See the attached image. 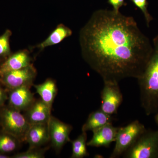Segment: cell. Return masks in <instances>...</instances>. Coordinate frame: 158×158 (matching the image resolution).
Instances as JSON below:
<instances>
[{"instance_id":"1","label":"cell","mask_w":158,"mask_h":158,"mask_svg":"<svg viewBox=\"0 0 158 158\" xmlns=\"http://www.w3.org/2000/svg\"><path fill=\"white\" fill-rule=\"evenodd\" d=\"M79 41L82 56L103 82L139 78L153 51L134 18L113 10L94 12L81 29Z\"/></svg>"},{"instance_id":"2","label":"cell","mask_w":158,"mask_h":158,"mask_svg":"<svg viewBox=\"0 0 158 158\" xmlns=\"http://www.w3.org/2000/svg\"><path fill=\"white\" fill-rule=\"evenodd\" d=\"M152 43V53L143 73L137 79L141 106L147 116L158 110V34Z\"/></svg>"},{"instance_id":"3","label":"cell","mask_w":158,"mask_h":158,"mask_svg":"<svg viewBox=\"0 0 158 158\" xmlns=\"http://www.w3.org/2000/svg\"><path fill=\"white\" fill-rule=\"evenodd\" d=\"M145 126L138 120L126 126L118 128L115 147L110 158L118 157L124 153L145 131Z\"/></svg>"},{"instance_id":"4","label":"cell","mask_w":158,"mask_h":158,"mask_svg":"<svg viewBox=\"0 0 158 158\" xmlns=\"http://www.w3.org/2000/svg\"><path fill=\"white\" fill-rule=\"evenodd\" d=\"M124 154L126 158H158V130H146Z\"/></svg>"},{"instance_id":"5","label":"cell","mask_w":158,"mask_h":158,"mask_svg":"<svg viewBox=\"0 0 158 158\" xmlns=\"http://www.w3.org/2000/svg\"><path fill=\"white\" fill-rule=\"evenodd\" d=\"M1 119L4 132L24 141L31 125L20 111L10 106L4 108L1 112Z\"/></svg>"},{"instance_id":"6","label":"cell","mask_w":158,"mask_h":158,"mask_svg":"<svg viewBox=\"0 0 158 158\" xmlns=\"http://www.w3.org/2000/svg\"><path fill=\"white\" fill-rule=\"evenodd\" d=\"M37 75L36 69L31 64L21 69L11 71L0 75V83L12 90L28 86L31 87Z\"/></svg>"},{"instance_id":"7","label":"cell","mask_w":158,"mask_h":158,"mask_svg":"<svg viewBox=\"0 0 158 158\" xmlns=\"http://www.w3.org/2000/svg\"><path fill=\"white\" fill-rule=\"evenodd\" d=\"M101 98V110L110 116L116 114L123 101V96L118 82L104 81Z\"/></svg>"},{"instance_id":"8","label":"cell","mask_w":158,"mask_h":158,"mask_svg":"<svg viewBox=\"0 0 158 158\" xmlns=\"http://www.w3.org/2000/svg\"><path fill=\"white\" fill-rule=\"evenodd\" d=\"M48 124L52 146L56 150L59 151L66 143L71 141L69 135L72 127L52 116Z\"/></svg>"},{"instance_id":"9","label":"cell","mask_w":158,"mask_h":158,"mask_svg":"<svg viewBox=\"0 0 158 158\" xmlns=\"http://www.w3.org/2000/svg\"><path fill=\"white\" fill-rule=\"evenodd\" d=\"M113 123H109L94 130L92 138L87 142V146L90 147H109L116 141L118 129Z\"/></svg>"},{"instance_id":"10","label":"cell","mask_w":158,"mask_h":158,"mask_svg":"<svg viewBox=\"0 0 158 158\" xmlns=\"http://www.w3.org/2000/svg\"><path fill=\"white\" fill-rule=\"evenodd\" d=\"M30 88L23 86L11 90L9 97L10 106L19 111L27 110L35 101Z\"/></svg>"},{"instance_id":"11","label":"cell","mask_w":158,"mask_h":158,"mask_svg":"<svg viewBox=\"0 0 158 158\" xmlns=\"http://www.w3.org/2000/svg\"><path fill=\"white\" fill-rule=\"evenodd\" d=\"M26 111L25 116L30 125L48 123L52 116V109L41 99L35 101Z\"/></svg>"},{"instance_id":"12","label":"cell","mask_w":158,"mask_h":158,"mask_svg":"<svg viewBox=\"0 0 158 158\" xmlns=\"http://www.w3.org/2000/svg\"><path fill=\"white\" fill-rule=\"evenodd\" d=\"M29 51L23 50L11 54L0 65V75L11 71L18 70L31 65Z\"/></svg>"},{"instance_id":"13","label":"cell","mask_w":158,"mask_h":158,"mask_svg":"<svg viewBox=\"0 0 158 158\" xmlns=\"http://www.w3.org/2000/svg\"><path fill=\"white\" fill-rule=\"evenodd\" d=\"M49 141L48 123L31 125L24 139L30 148H39Z\"/></svg>"},{"instance_id":"14","label":"cell","mask_w":158,"mask_h":158,"mask_svg":"<svg viewBox=\"0 0 158 158\" xmlns=\"http://www.w3.org/2000/svg\"><path fill=\"white\" fill-rule=\"evenodd\" d=\"M72 34V31L69 28L63 24H60L45 40L34 47V48H38L40 51L43 50L48 47L60 43L65 38L71 36Z\"/></svg>"},{"instance_id":"15","label":"cell","mask_w":158,"mask_h":158,"mask_svg":"<svg viewBox=\"0 0 158 158\" xmlns=\"http://www.w3.org/2000/svg\"><path fill=\"white\" fill-rule=\"evenodd\" d=\"M112 116L103 112L100 109L92 112L82 127V132L93 131L109 123H113Z\"/></svg>"},{"instance_id":"16","label":"cell","mask_w":158,"mask_h":158,"mask_svg":"<svg viewBox=\"0 0 158 158\" xmlns=\"http://www.w3.org/2000/svg\"><path fill=\"white\" fill-rule=\"evenodd\" d=\"M34 86L40 99L52 109L57 93L56 82L52 79H48L42 84Z\"/></svg>"},{"instance_id":"17","label":"cell","mask_w":158,"mask_h":158,"mask_svg":"<svg viewBox=\"0 0 158 158\" xmlns=\"http://www.w3.org/2000/svg\"><path fill=\"white\" fill-rule=\"evenodd\" d=\"M87 133L82 132L76 139L71 141L72 147L71 158H82L89 155L87 149Z\"/></svg>"},{"instance_id":"18","label":"cell","mask_w":158,"mask_h":158,"mask_svg":"<svg viewBox=\"0 0 158 158\" xmlns=\"http://www.w3.org/2000/svg\"><path fill=\"white\" fill-rule=\"evenodd\" d=\"M20 141L14 136L4 132L0 135V153L6 154L13 152L17 149Z\"/></svg>"},{"instance_id":"19","label":"cell","mask_w":158,"mask_h":158,"mask_svg":"<svg viewBox=\"0 0 158 158\" xmlns=\"http://www.w3.org/2000/svg\"><path fill=\"white\" fill-rule=\"evenodd\" d=\"M12 32L6 30L4 34L0 36V60H6L11 55L10 39Z\"/></svg>"},{"instance_id":"20","label":"cell","mask_w":158,"mask_h":158,"mask_svg":"<svg viewBox=\"0 0 158 158\" xmlns=\"http://www.w3.org/2000/svg\"><path fill=\"white\" fill-rule=\"evenodd\" d=\"M136 7L141 11L144 15L148 27H149L150 23L153 20V18L150 14L148 9V2L147 0H130Z\"/></svg>"},{"instance_id":"21","label":"cell","mask_w":158,"mask_h":158,"mask_svg":"<svg viewBox=\"0 0 158 158\" xmlns=\"http://www.w3.org/2000/svg\"><path fill=\"white\" fill-rule=\"evenodd\" d=\"M39 148H29L24 152L16 154L13 156L14 158H44L45 149H39Z\"/></svg>"},{"instance_id":"22","label":"cell","mask_w":158,"mask_h":158,"mask_svg":"<svg viewBox=\"0 0 158 158\" xmlns=\"http://www.w3.org/2000/svg\"><path fill=\"white\" fill-rule=\"evenodd\" d=\"M125 0H108V3L113 7V11L119 12V9L123 6L126 5Z\"/></svg>"},{"instance_id":"23","label":"cell","mask_w":158,"mask_h":158,"mask_svg":"<svg viewBox=\"0 0 158 158\" xmlns=\"http://www.w3.org/2000/svg\"><path fill=\"white\" fill-rule=\"evenodd\" d=\"M7 99V96L6 92L0 86V106L4 105Z\"/></svg>"},{"instance_id":"24","label":"cell","mask_w":158,"mask_h":158,"mask_svg":"<svg viewBox=\"0 0 158 158\" xmlns=\"http://www.w3.org/2000/svg\"><path fill=\"white\" fill-rule=\"evenodd\" d=\"M10 157L5 154L1 153H0V158H9Z\"/></svg>"},{"instance_id":"25","label":"cell","mask_w":158,"mask_h":158,"mask_svg":"<svg viewBox=\"0 0 158 158\" xmlns=\"http://www.w3.org/2000/svg\"><path fill=\"white\" fill-rule=\"evenodd\" d=\"M155 120L156 123L158 126V113L155 116Z\"/></svg>"}]
</instances>
